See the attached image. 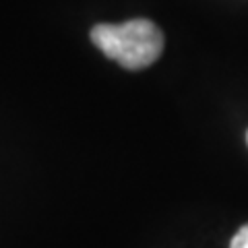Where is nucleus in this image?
<instances>
[{
    "label": "nucleus",
    "mask_w": 248,
    "mask_h": 248,
    "mask_svg": "<svg viewBox=\"0 0 248 248\" xmlns=\"http://www.w3.org/2000/svg\"><path fill=\"white\" fill-rule=\"evenodd\" d=\"M246 143H248V135H246Z\"/></svg>",
    "instance_id": "7ed1b4c3"
},
{
    "label": "nucleus",
    "mask_w": 248,
    "mask_h": 248,
    "mask_svg": "<svg viewBox=\"0 0 248 248\" xmlns=\"http://www.w3.org/2000/svg\"><path fill=\"white\" fill-rule=\"evenodd\" d=\"M230 248H248V223L236 232V236L230 242Z\"/></svg>",
    "instance_id": "f03ea898"
},
{
    "label": "nucleus",
    "mask_w": 248,
    "mask_h": 248,
    "mask_svg": "<svg viewBox=\"0 0 248 248\" xmlns=\"http://www.w3.org/2000/svg\"><path fill=\"white\" fill-rule=\"evenodd\" d=\"M91 42L108 58L128 71L151 66L164 52V33L149 19H133L118 25H95L91 29Z\"/></svg>",
    "instance_id": "f257e3e1"
}]
</instances>
